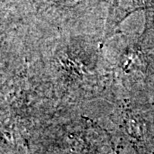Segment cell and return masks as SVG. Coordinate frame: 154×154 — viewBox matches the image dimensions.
Here are the masks:
<instances>
[{
  "label": "cell",
  "instance_id": "cell-1",
  "mask_svg": "<svg viewBox=\"0 0 154 154\" xmlns=\"http://www.w3.org/2000/svg\"><path fill=\"white\" fill-rule=\"evenodd\" d=\"M154 0H108V20L107 26L113 30L129 14L139 9L150 8Z\"/></svg>",
  "mask_w": 154,
  "mask_h": 154
}]
</instances>
